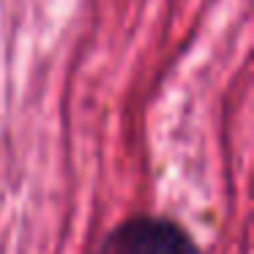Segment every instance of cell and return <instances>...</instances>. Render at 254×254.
Listing matches in <instances>:
<instances>
[{
  "instance_id": "6da1fadb",
  "label": "cell",
  "mask_w": 254,
  "mask_h": 254,
  "mask_svg": "<svg viewBox=\"0 0 254 254\" xmlns=\"http://www.w3.org/2000/svg\"><path fill=\"white\" fill-rule=\"evenodd\" d=\"M99 254H202L181 224L161 216L126 219L104 238Z\"/></svg>"
}]
</instances>
